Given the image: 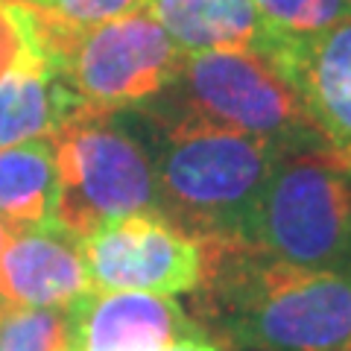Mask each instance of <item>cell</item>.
Instances as JSON below:
<instances>
[{
  "label": "cell",
  "instance_id": "obj_2",
  "mask_svg": "<svg viewBox=\"0 0 351 351\" xmlns=\"http://www.w3.org/2000/svg\"><path fill=\"white\" fill-rule=\"evenodd\" d=\"M284 152L269 138L184 112L152 156L161 214L208 243L243 246L249 217Z\"/></svg>",
  "mask_w": 351,
  "mask_h": 351
},
{
  "label": "cell",
  "instance_id": "obj_18",
  "mask_svg": "<svg viewBox=\"0 0 351 351\" xmlns=\"http://www.w3.org/2000/svg\"><path fill=\"white\" fill-rule=\"evenodd\" d=\"M164 351H226V348L211 343V337H196V339H179V343L167 346Z\"/></svg>",
  "mask_w": 351,
  "mask_h": 351
},
{
  "label": "cell",
  "instance_id": "obj_4",
  "mask_svg": "<svg viewBox=\"0 0 351 351\" xmlns=\"http://www.w3.org/2000/svg\"><path fill=\"white\" fill-rule=\"evenodd\" d=\"M112 112H88L56 138V223L88 237L114 219L158 208V182L144 144L114 123Z\"/></svg>",
  "mask_w": 351,
  "mask_h": 351
},
{
  "label": "cell",
  "instance_id": "obj_10",
  "mask_svg": "<svg viewBox=\"0 0 351 351\" xmlns=\"http://www.w3.org/2000/svg\"><path fill=\"white\" fill-rule=\"evenodd\" d=\"M94 293L82 240L59 223L6 228L0 246V304L64 311Z\"/></svg>",
  "mask_w": 351,
  "mask_h": 351
},
{
  "label": "cell",
  "instance_id": "obj_15",
  "mask_svg": "<svg viewBox=\"0 0 351 351\" xmlns=\"http://www.w3.org/2000/svg\"><path fill=\"white\" fill-rule=\"evenodd\" d=\"M255 9L278 36H313L351 18V0H255Z\"/></svg>",
  "mask_w": 351,
  "mask_h": 351
},
{
  "label": "cell",
  "instance_id": "obj_7",
  "mask_svg": "<svg viewBox=\"0 0 351 351\" xmlns=\"http://www.w3.org/2000/svg\"><path fill=\"white\" fill-rule=\"evenodd\" d=\"M82 255L97 293L135 290L182 295L202 287L208 243L161 211L114 219L82 237Z\"/></svg>",
  "mask_w": 351,
  "mask_h": 351
},
{
  "label": "cell",
  "instance_id": "obj_9",
  "mask_svg": "<svg viewBox=\"0 0 351 351\" xmlns=\"http://www.w3.org/2000/svg\"><path fill=\"white\" fill-rule=\"evenodd\" d=\"M73 351H164L179 339L211 337L173 295L135 290L88 293L64 307Z\"/></svg>",
  "mask_w": 351,
  "mask_h": 351
},
{
  "label": "cell",
  "instance_id": "obj_13",
  "mask_svg": "<svg viewBox=\"0 0 351 351\" xmlns=\"http://www.w3.org/2000/svg\"><path fill=\"white\" fill-rule=\"evenodd\" d=\"M59 170L53 138L0 149V223L29 228L56 223Z\"/></svg>",
  "mask_w": 351,
  "mask_h": 351
},
{
  "label": "cell",
  "instance_id": "obj_16",
  "mask_svg": "<svg viewBox=\"0 0 351 351\" xmlns=\"http://www.w3.org/2000/svg\"><path fill=\"white\" fill-rule=\"evenodd\" d=\"M41 56H53V53L44 47L38 12L24 0H0V80L24 62Z\"/></svg>",
  "mask_w": 351,
  "mask_h": 351
},
{
  "label": "cell",
  "instance_id": "obj_21",
  "mask_svg": "<svg viewBox=\"0 0 351 351\" xmlns=\"http://www.w3.org/2000/svg\"><path fill=\"white\" fill-rule=\"evenodd\" d=\"M348 351H351V348H348Z\"/></svg>",
  "mask_w": 351,
  "mask_h": 351
},
{
  "label": "cell",
  "instance_id": "obj_14",
  "mask_svg": "<svg viewBox=\"0 0 351 351\" xmlns=\"http://www.w3.org/2000/svg\"><path fill=\"white\" fill-rule=\"evenodd\" d=\"M68 316L50 307L0 304V351H64Z\"/></svg>",
  "mask_w": 351,
  "mask_h": 351
},
{
  "label": "cell",
  "instance_id": "obj_6",
  "mask_svg": "<svg viewBox=\"0 0 351 351\" xmlns=\"http://www.w3.org/2000/svg\"><path fill=\"white\" fill-rule=\"evenodd\" d=\"M182 56L149 9H138L80 32L64 56V73L88 108L117 112L176 85Z\"/></svg>",
  "mask_w": 351,
  "mask_h": 351
},
{
  "label": "cell",
  "instance_id": "obj_12",
  "mask_svg": "<svg viewBox=\"0 0 351 351\" xmlns=\"http://www.w3.org/2000/svg\"><path fill=\"white\" fill-rule=\"evenodd\" d=\"M149 15L182 53L252 50L263 27L255 0H149Z\"/></svg>",
  "mask_w": 351,
  "mask_h": 351
},
{
  "label": "cell",
  "instance_id": "obj_20",
  "mask_svg": "<svg viewBox=\"0 0 351 351\" xmlns=\"http://www.w3.org/2000/svg\"><path fill=\"white\" fill-rule=\"evenodd\" d=\"M64 351H73V348H64Z\"/></svg>",
  "mask_w": 351,
  "mask_h": 351
},
{
  "label": "cell",
  "instance_id": "obj_5",
  "mask_svg": "<svg viewBox=\"0 0 351 351\" xmlns=\"http://www.w3.org/2000/svg\"><path fill=\"white\" fill-rule=\"evenodd\" d=\"M176 82L184 88L193 114L269 138L287 149L322 144L287 82L249 47L184 53Z\"/></svg>",
  "mask_w": 351,
  "mask_h": 351
},
{
  "label": "cell",
  "instance_id": "obj_11",
  "mask_svg": "<svg viewBox=\"0 0 351 351\" xmlns=\"http://www.w3.org/2000/svg\"><path fill=\"white\" fill-rule=\"evenodd\" d=\"M94 112L64 73V62L41 56L0 80V149L56 138L64 126Z\"/></svg>",
  "mask_w": 351,
  "mask_h": 351
},
{
  "label": "cell",
  "instance_id": "obj_1",
  "mask_svg": "<svg viewBox=\"0 0 351 351\" xmlns=\"http://www.w3.org/2000/svg\"><path fill=\"white\" fill-rule=\"evenodd\" d=\"M202 287L208 334L243 351L351 348V267H295L246 246L208 243Z\"/></svg>",
  "mask_w": 351,
  "mask_h": 351
},
{
  "label": "cell",
  "instance_id": "obj_17",
  "mask_svg": "<svg viewBox=\"0 0 351 351\" xmlns=\"http://www.w3.org/2000/svg\"><path fill=\"white\" fill-rule=\"evenodd\" d=\"M24 3L38 9L41 15H47L53 24L71 32H85L91 27L106 24V21L138 12L149 0H24Z\"/></svg>",
  "mask_w": 351,
  "mask_h": 351
},
{
  "label": "cell",
  "instance_id": "obj_3",
  "mask_svg": "<svg viewBox=\"0 0 351 351\" xmlns=\"http://www.w3.org/2000/svg\"><path fill=\"white\" fill-rule=\"evenodd\" d=\"M243 246L295 267H351V164L322 144L287 149L263 184Z\"/></svg>",
  "mask_w": 351,
  "mask_h": 351
},
{
  "label": "cell",
  "instance_id": "obj_8",
  "mask_svg": "<svg viewBox=\"0 0 351 351\" xmlns=\"http://www.w3.org/2000/svg\"><path fill=\"white\" fill-rule=\"evenodd\" d=\"M252 50L287 82L316 138L351 164V18L313 36L261 27Z\"/></svg>",
  "mask_w": 351,
  "mask_h": 351
},
{
  "label": "cell",
  "instance_id": "obj_19",
  "mask_svg": "<svg viewBox=\"0 0 351 351\" xmlns=\"http://www.w3.org/2000/svg\"><path fill=\"white\" fill-rule=\"evenodd\" d=\"M3 237H6V226L0 223V246H3Z\"/></svg>",
  "mask_w": 351,
  "mask_h": 351
}]
</instances>
